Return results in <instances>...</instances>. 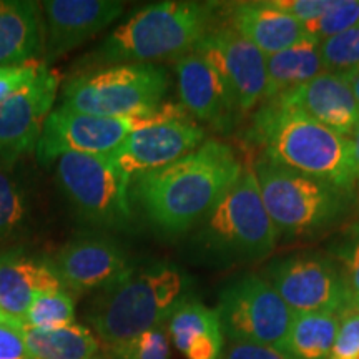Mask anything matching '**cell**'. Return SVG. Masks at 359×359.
Instances as JSON below:
<instances>
[{"label":"cell","instance_id":"8d00e7d4","mask_svg":"<svg viewBox=\"0 0 359 359\" xmlns=\"http://www.w3.org/2000/svg\"><path fill=\"white\" fill-rule=\"evenodd\" d=\"M349 143H351V155H353V165H354V180H356V187L359 190V120L354 127L353 133L349 135Z\"/></svg>","mask_w":359,"mask_h":359},{"label":"cell","instance_id":"603a6c76","mask_svg":"<svg viewBox=\"0 0 359 359\" xmlns=\"http://www.w3.org/2000/svg\"><path fill=\"white\" fill-rule=\"evenodd\" d=\"M320 40L308 35L302 42L266 57V92L263 102L273 100L302 87L323 74Z\"/></svg>","mask_w":359,"mask_h":359},{"label":"cell","instance_id":"ba28073f","mask_svg":"<svg viewBox=\"0 0 359 359\" xmlns=\"http://www.w3.org/2000/svg\"><path fill=\"white\" fill-rule=\"evenodd\" d=\"M57 183L85 222L122 230L132 222V178L114 155L69 154L55 161Z\"/></svg>","mask_w":359,"mask_h":359},{"label":"cell","instance_id":"8fae6325","mask_svg":"<svg viewBox=\"0 0 359 359\" xmlns=\"http://www.w3.org/2000/svg\"><path fill=\"white\" fill-rule=\"evenodd\" d=\"M205 137V128L180 103H165L160 118L130 133L111 155L133 182L195 151Z\"/></svg>","mask_w":359,"mask_h":359},{"label":"cell","instance_id":"cb8c5ba5","mask_svg":"<svg viewBox=\"0 0 359 359\" xmlns=\"http://www.w3.org/2000/svg\"><path fill=\"white\" fill-rule=\"evenodd\" d=\"M339 314L296 313L285 339L275 348L285 359H330Z\"/></svg>","mask_w":359,"mask_h":359},{"label":"cell","instance_id":"d590c367","mask_svg":"<svg viewBox=\"0 0 359 359\" xmlns=\"http://www.w3.org/2000/svg\"><path fill=\"white\" fill-rule=\"evenodd\" d=\"M219 359H285L275 348L263 344L226 341Z\"/></svg>","mask_w":359,"mask_h":359},{"label":"cell","instance_id":"30bf717a","mask_svg":"<svg viewBox=\"0 0 359 359\" xmlns=\"http://www.w3.org/2000/svg\"><path fill=\"white\" fill-rule=\"evenodd\" d=\"M163 110L165 103L154 114L142 116H100L58 105L45 120L34 150L35 156L40 163L47 165L69 154H114L130 133L155 122Z\"/></svg>","mask_w":359,"mask_h":359},{"label":"cell","instance_id":"9c48e42d","mask_svg":"<svg viewBox=\"0 0 359 359\" xmlns=\"http://www.w3.org/2000/svg\"><path fill=\"white\" fill-rule=\"evenodd\" d=\"M217 313L228 341L276 348L288 333L293 311L264 276L246 275L223 286Z\"/></svg>","mask_w":359,"mask_h":359},{"label":"cell","instance_id":"44dd1931","mask_svg":"<svg viewBox=\"0 0 359 359\" xmlns=\"http://www.w3.org/2000/svg\"><path fill=\"white\" fill-rule=\"evenodd\" d=\"M42 4L0 0V65H20L43 58Z\"/></svg>","mask_w":359,"mask_h":359},{"label":"cell","instance_id":"4316f807","mask_svg":"<svg viewBox=\"0 0 359 359\" xmlns=\"http://www.w3.org/2000/svg\"><path fill=\"white\" fill-rule=\"evenodd\" d=\"M22 321L30 330L39 331H55L72 326L75 323L74 296L65 290L40 294L30 304Z\"/></svg>","mask_w":359,"mask_h":359},{"label":"cell","instance_id":"7a4b0ae2","mask_svg":"<svg viewBox=\"0 0 359 359\" xmlns=\"http://www.w3.org/2000/svg\"><path fill=\"white\" fill-rule=\"evenodd\" d=\"M219 4L167 0L133 12L75 65L92 72L123 64L178 60L196 48L217 25Z\"/></svg>","mask_w":359,"mask_h":359},{"label":"cell","instance_id":"4dcf8cb0","mask_svg":"<svg viewBox=\"0 0 359 359\" xmlns=\"http://www.w3.org/2000/svg\"><path fill=\"white\" fill-rule=\"evenodd\" d=\"M339 266L343 271L348 293V309L359 308V226L338 251Z\"/></svg>","mask_w":359,"mask_h":359},{"label":"cell","instance_id":"e575fe53","mask_svg":"<svg viewBox=\"0 0 359 359\" xmlns=\"http://www.w3.org/2000/svg\"><path fill=\"white\" fill-rule=\"evenodd\" d=\"M269 4L302 24H308L316 20L330 7L331 0H269Z\"/></svg>","mask_w":359,"mask_h":359},{"label":"cell","instance_id":"1f68e13d","mask_svg":"<svg viewBox=\"0 0 359 359\" xmlns=\"http://www.w3.org/2000/svg\"><path fill=\"white\" fill-rule=\"evenodd\" d=\"M359 354V308L339 314V327L330 359H354Z\"/></svg>","mask_w":359,"mask_h":359},{"label":"cell","instance_id":"9a60e30c","mask_svg":"<svg viewBox=\"0 0 359 359\" xmlns=\"http://www.w3.org/2000/svg\"><path fill=\"white\" fill-rule=\"evenodd\" d=\"M193 52L218 70L231 88L241 114L263 100L268 79L266 55L230 25L218 20Z\"/></svg>","mask_w":359,"mask_h":359},{"label":"cell","instance_id":"d4e9b609","mask_svg":"<svg viewBox=\"0 0 359 359\" xmlns=\"http://www.w3.org/2000/svg\"><path fill=\"white\" fill-rule=\"evenodd\" d=\"M25 343L30 359H107L97 336L77 323L55 331L25 326Z\"/></svg>","mask_w":359,"mask_h":359},{"label":"cell","instance_id":"f35d334b","mask_svg":"<svg viewBox=\"0 0 359 359\" xmlns=\"http://www.w3.org/2000/svg\"><path fill=\"white\" fill-rule=\"evenodd\" d=\"M354 359H359V354H358V356H356V358H354Z\"/></svg>","mask_w":359,"mask_h":359},{"label":"cell","instance_id":"277c9868","mask_svg":"<svg viewBox=\"0 0 359 359\" xmlns=\"http://www.w3.org/2000/svg\"><path fill=\"white\" fill-rule=\"evenodd\" d=\"M190 278L177 264L133 266L122 280L95 293L85 320L103 348L114 346L167 325L175 309L190 298Z\"/></svg>","mask_w":359,"mask_h":359},{"label":"cell","instance_id":"f546056e","mask_svg":"<svg viewBox=\"0 0 359 359\" xmlns=\"http://www.w3.org/2000/svg\"><path fill=\"white\" fill-rule=\"evenodd\" d=\"M359 24V0H331L330 7L316 20L303 24L311 37L325 40Z\"/></svg>","mask_w":359,"mask_h":359},{"label":"cell","instance_id":"83f0119b","mask_svg":"<svg viewBox=\"0 0 359 359\" xmlns=\"http://www.w3.org/2000/svg\"><path fill=\"white\" fill-rule=\"evenodd\" d=\"M323 70L351 82L359 72V24L320 42Z\"/></svg>","mask_w":359,"mask_h":359},{"label":"cell","instance_id":"74e56055","mask_svg":"<svg viewBox=\"0 0 359 359\" xmlns=\"http://www.w3.org/2000/svg\"><path fill=\"white\" fill-rule=\"evenodd\" d=\"M351 87H353V92H354V95H356L358 103H359V72L353 77V80H351Z\"/></svg>","mask_w":359,"mask_h":359},{"label":"cell","instance_id":"6da1fadb","mask_svg":"<svg viewBox=\"0 0 359 359\" xmlns=\"http://www.w3.org/2000/svg\"><path fill=\"white\" fill-rule=\"evenodd\" d=\"M243 168L230 145L206 140L168 167L135 178L132 196L155 230L183 235L203 222Z\"/></svg>","mask_w":359,"mask_h":359},{"label":"cell","instance_id":"2e32d148","mask_svg":"<svg viewBox=\"0 0 359 359\" xmlns=\"http://www.w3.org/2000/svg\"><path fill=\"white\" fill-rule=\"evenodd\" d=\"M180 105L196 122L228 133L240 118V107L218 70L196 52L175 60Z\"/></svg>","mask_w":359,"mask_h":359},{"label":"cell","instance_id":"8992f818","mask_svg":"<svg viewBox=\"0 0 359 359\" xmlns=\"http://www.w3.org/2000/svg\"><path fill=\"white\" fill-rule=\"evenodd\" d=\"M264 208L278 233L288 236L325 230L348 213L353 193L309 175L259 158L253 165Z\"/></svg>","mask_w":359,"mask_h":359},{"label":"cell","instance_id":"4fadbf2b","mask_svg":"<svg viewBox=\"0 0 359 359\" xmlns=\"http://www.w3.org/2000/svg\"><path fill=\"white\" fill-rule=\"evenodd\" d=\"M58 88V74L42 64L32 82L0 102V168L11 170L20 156L35 150Z\"/></svg>","mask_w":359,"mask_h":359},{"label":"cell","instance_id":"7c38bea8","mask_svg":"<svg viewBox=\"0 0 359 359\" xmlns=\"http://www.w3.org/2000/svg\"><path fill=\"white\" fill-rule=\"evenodd\" d=\"M283 302L296 313H334L348 309V293L339 263L321 255H291L264 269Z\"/></svg>","mask_w":359,"mask_h":359},{"label":"cell","instance_id":"ffe728a7","mask_svg":"<svg viewBox=\"0 0 359 359\" xmlns=\"http://www.w3.org/2000/svg\"><path fill=\"white\" fill-rule=\"evenodd\" d=\"M218 17H223V24L243 35L266 57L286 50L308 37L302 22L278 11L269 0L219 4Z\"/></svg>","mask_w":359,"mask_h":359},{"label":"cell","instance_id":"7402d4cb","mask_svg":"<svg viewBox=\"0 0 359 359\" xmlns=\"http://www.w3.org/2000/svg\"><path fill=\"white\" fill-rule=\"evenodd\" d=\"M167 331L173 346L187 359H219L224 334L217 308L187 298L172 313Z\"/></svg>","mask_w":359,"mask_h":359},{"label":"cell","instance_id":"f1b7e54d","mask_svg":"<svg viewBox=\"0 0 359 359\" xmlns=\"http://www.w3.org/2000/svg\"><path fill=\"white\" fill-rule=\"evenodd\" d=\"M107 359H170L172 339L167 325H161L120 344L103 348Z\"/></svg>","mask_w":359,"mask_h":359},{"label":"cell","instance_id":"5b68a950","mask_svg":"<svg viewBox=\"0 0 359 359\" xmlns=\"http://www.w3.org/2000/svg\"><path fill=\"white\" fill-rule=\"evenodd\" d=\"M276 241L278 231L250 165L196 226L193 248L212 262H255L269 257Z\"/></svg>","mask_w":359,"mask_h":359},{"label":"cell","instance_id":"52a82bcc","mask_svg":"<svg viewBox=\"0 0 359 359\" xmlns=\"http://www.w3.org/2000/svg\"><path fill=\"white\" fill-rule=\"evenodd\" d=\"M168 72L155 64H123L74 74L60 105L100 116H142L163 105Z\"/></svg>","mask_w":359,"mask_h":359},{"label":"cell","instance_id":"d6986e66","mask_svg":"<svg viewBox=\"0 0 359 359\" xmlns=\"http://www.w3.org/2000/svg\"><path fill=\"white\" fill-rule=\"evenodd\" d=\"M64 290L50 259L22 248L0 253V314L24 320L40 294Z\"/></svg>","mask_w":359,"mask_h":359},{"label":"cell","instance_id":"5bb4252c","mask_svg":"<svg viewBox=\"0 0 359 359\" xmlns=\"http://www.w3.org/2000/svg\"><path fill=\"white\" fill-rule=\"evenodd\" d=\"M50 264L65 291L74 294L98 293L133 268L128 253L107 235H80L53 255Z\"/></svg>","mask_w":359,"mask_h":359},{"label":"cell","instance_id":"e0dca14e","mask_svg":"<svg viewBox=\"0 0 359 359\" xmlns=\"http://www.w3.org/2000/svg\"><path fill=\"white\" fill-rule=\"evenodd\" d=\"M116 0H47L42 4L45 52L43 64L58 60L98 32L114 24L123 13Z\"/></svg>","mask_w":359,"mask_h":359},{"label":"cell","instance_id":"836d02e7","mask_svg":"<svg viewBox=\"0 0 359 359\" xmlns=\"http://www.w3.org/2000/svg\"><path fill=\"white\" fill-rule=\"evenodd\" d=\"M42 60L20 65H0V102L12 97L37 77Z\"/></svg>","mask_w":359,"mask_h":359},{"label":"cell","instance_id":"d6a6232c","mask_svg":"<svg viewBox=\"0 0 359 359\" xmlns=\"http://www.w3.org/2000/svg\"><path fill=\"white\" fill-rule=\"evenodd\" d=\"M0 359H30L22 320L0 314Z\"/></svg>","mask_w":359,"mask_h":359},{"label":"cell","instance_id":"3957f363","mask_svg":"<svg viewBox=\"0 0 359 359\" xmlns=\"http://www.w3.org/2000/svg\"><path fill=\"white\" fill-rule=\"evenodd\" d=\"M246 140L262 150L264 161L354 191L349 138L278 100L263 102L255 111Z\"/></svg>","mask_w":359,"mask_h":359},{"label":"cell","instance_id":"484cf974","mask_svg":"<svg viewBox=\"0 0 359 359\" xmlns=\"http://www.w3.org/2000/svg\"><path fill=\"white\" fill-rule=\"evenodd\" d=\"M30 203L25 188L11 170L0 168V240H12L25 231Z\"/></svg>","mask_w":359,"mask_h":359},{"label":"cell","instance_id":"ac0fdd59","mask_svg":"<svg viewBox=\"0 0 359 359\" xmlns=\"http://www.w3.org/2000/svg\"><path fill=\"white\" fill-rule=\"evenodd\" d=\"M288 109L349 137L359 120V103L351 82L338 75L323 74L285 95L273 98Z\"/></svg>","mask_w":359,"mask_h":359}]
</instances>
